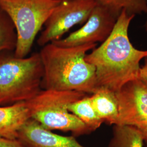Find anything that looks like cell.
Listing matches in <instances>:
<instances>
[{
  "label": "cell",
  "mask_w": 147,
  "mask_h": 147,
  "mask_svg": "<svg viewBox=\"0 0 147 147\" xmlns=\"http://www.w3.org/2000/svg\"><path fill=\"white\" fill-rule=\"evenodd\" d=\"M135 16L122 11L110 35L99 47L87 54L86 61L94 66L98 88L117 92L127 82L141 78V62L147 50L134 47L129 28Z\"/></svg>",
  "instance_id": "cell-1"
},
{
  "label": "cell",
  "mask_w": 147,
  "mask_h": 147,
  "mask_svg": "<svg viewBox=\"0 0 147 147\" xmlns=\"http://www.w3.org/2000/svg\"><path fill=\"white\" fill-rule=\"evenodd\" d=\"M96 45L63 47L50 42L42 47L39 53L44 71L42 89L93 94L98 88L96 70L85 57Z\"/></svg>",
  "instance_id": "cell-2"
},
{
  "label": "cell",
  "mask_w": 147,
  "mask_h": 147,
  "mask_svg": "<svg viewBox=\"0 0 147 147\" xmlns=\"http://www.w3.org/2000/svg\"><path fill=\"white\" fill-rule=\"evenodd\" d=\"M43 73L39 53L24 58L0 53V106L31 100L42 89Z\"/></svg>",
  "instance_id": "cell-3"
},
{
  "label": "cell",
  "mask_w": 147,
  "mask_h": 147,
  "mask_svg": "<svg viewBox=\"0 0 147 147\" xmlns=\"http://www.w3.org/2000/svg\"><path fill=\"white\" fill-rule=\"evenodd\" d=\"M87 95L75 91L42 89L26 102L32 119L49 130L71 132L74 137L91 133L89 129L68 110L74 101Z\"/></svg>",
  "instance_id": "cell-4"
},
{
  "label": "cell",
  "mask_w": 147,
  "mask_h": 147,
  "mask_svg": "<svg viewBox=\"0 0 147 147\" xmlns=\"http://www.w3.org/2000/svg\"><path fill=\"white\" fill-rule=\"evenodd\" d=\"M61 1L0 0V8L9 17L16 28V57H27L38 33Z\"/></svg>",
  "instance_id": "cell-5"
},
{
  "label": "cell",
  "mask_w": 147,
  "mask_h": 147,
  "mask_svg": "<svg viewBox=\"0 0 147 147\" xmlns=\"http://www.w3.org/2000/svg\"><path fill=\"white\" fill-rule=\"evenodd\" d=\"M97 4L95 0H62L46 21L38 44L42 47L59 40L73 27L85 23Z\"/></svg>",
  "instance_id": "cell-6"
},
{
  "label": "cell",
  "mask_w": 147,
  "mask_h": 147,
  "mask_svg": "<svg viewBox=\"0 0 147 147\" xmlns=\"http://www.w3.org/2000/svg\"><path fill=\"white\" fill-rule=\"evenodd\" d=\"M118 118L116 125L147 129V82L140 78L130 81L116 92Z\"/></svg>",
  "instance_id": "cell-7"
},
{
  "label": "cell",
  "mask_w": 147,
  "mask_h": 147,
  "mask_svg": "<svg viewBox=\"0 0 147 147\" xmlns=\"http://www.w3.org/2000/svg\"><path fill=\"white\" fill-rule=\"evenodd\" d=\"M119 16L97 4L84 25L67 37L53 41L63 47H71L104 42L113 31Z\"/></svg>",
  "instance_id": "cell-8"
},
{
  "label": "cell",
  "mask_w": 147,
  "mask_h": 147,
  "mask_svg": "<svg viewBox=\"0 0 147 147\" xmlns=\"http://www.w3.org/2000/svg\"><path fill=\"white\" fill-rule=\"evenodd\" d=\"M26 147H86L74 136L55 134L31 118L22 127L18 138Z\"/></svg>",
  "instance_id": "cell-9"
},
{
  "label": "cell",
  "mask_w": 147,
  "mask_h": 147,
  "mask_svg": "<svg viewBox=\"0 0 147 147\" xmlns=\"http://www.w3.org/2000/svg\"><path fill=\"white\" fill-rule=\"evenodd\" d=\"M31 118L26 102L0 106V136L17 139L19 131Z\"/></svg>",
  "instance_id": "cell-10"
},
{
  "label": "cell",
  "mask_w": 147,
  "mask_h": 147,
  "mask_svg": "<svg viewBox=\"0 0 147 147\" xmlns=\"http://www.w3.org/2000/svg\"><path fill=\"white\" fill-rule=\"evenodd\" d=\"M90 97L98 116L103 122L116 125L119 115L116 93L105 87H99Z\"/></svg>",
  "instance_id": "cell-11"
},
{
  "label": "cell",
  "mask_w": 147,
  "mask_h": 147,
  "mask_svg": "<svg viewBox=\"0 0 147 147\" xmlns=\"http://www.w3.org/2000/svg\"><path fill=\"white\" fill-rule=\"evenodd\" d=\"M68 110L82 121L91 132L96 130L104 123L98 116L88 95L70 104Z\"/></svg>",
  "instance_id": "cell-12"
},
{
  "label": "cell",
  "mask_w": 147,
  "mask_h": 147,
  "mask_svg": "<svg viewBox=\"0 0 147 147\" xmlns=\"http://www.w3.org/2000/svg\"><path fill=\"white\" fill-rule=\"evenodd\" d=\"M141 131L135 127L115 125L109 147H144Z\"/></svg>",
  "instance_id": "cell-13"
},
{
  "label": "cell",
  "mask_w": 147,
  "mask_h": 147,
  "mask_svg": "<svg viewBox=\"0 0 147 147\" xmlns=\"http://www.w3.org/2000/svg\"><path fill=\"white\" fill-rule=\"evenodd\" d=\"M98 4L102 5L119 16L122 11L132 16L145 13L147 9V0H95Z\"/></svg>",
  "instance_id": "cell-14"
},
{
  "label": "cell",
  "mask_w": 147,
  "mask_h": 147,
  "mask_svg": "<svg viewBox=\"0 0 147 147\" xmlns=\"http://www.w3.org/2000/svg\"><path fill=\"white\" fill-rule=\"evenodd\" d=\"M16 42V28L9 17L0 8V53L14 51Z\"/></svg>",
  "instance_id": "cell-15"
},
{
  "label": "cell",
  "mask_w": 147,
  "mask_h": 147,
  "mask_svg": "<svg viewBox=\"0 0 147 147\" xmlns=\"http://www.w3.org/2000/svg\"><path fill=\"white\" fill-rule=\"evenodd\" d=\"M0 147H26L18 139H9L0 136Z\"/></svg>",
  "instance_id": "cell-16"
},
{
  "label": "cell",
  "mask_w": 147,
  "mask_h": 147,
  "mask_svg": "<svg viewBox=\"0 0 147 147\" xmlns=\"http://www.w3.org/2000/svg\"><path fill=\"white\" fill-rule=\"evenodd\" d=\"M140 76L147 82V56L144 59V63L141 66Z\"/></svg>",
  "instance_id": "cell-17"
},
{
  "label": "cell",
  "mask_w": 147,
  "mask_h": 147,
  "mask_svg": "<svg viewBox=\"0 0 147 147\" xmlns=\"http://www.w3.org/2000/svg\"><path fill=\"white\" fill-rule=\"evenodd\" d=\"M141 132H142V134H143V137L144 138V140L146 142H147V129L146 130H140Z\"/></svg>",
  "instance_id": "cell-18"
},
{
  "label": "cell",
  "mask_w": 147,
  "mask_h": 147,
  "mask_svg": "<svg viewBox=\"0 0 147 147\" xmlns=\"http://www.w3.org/2000/svg\"><path fill=\"white\" fill-rule=\"evenodd\" d=\"M145 13L147 14V19H146V22H145L144 27H145V30H146V31L147 32V9L146 11V12H145Z\"/></svg>",
  "instance_id": "cell-19"
},
{
  "label": "cell",
  "mask_w": 147,
  "mask_h": 147,
  "mask_svg": "<svg viewBox=\"0 0 147 147\" xmlns=\"http://www.w3.org/2000/svg\"><path fill=\"white\" fill-rule=\"evenodd\" d=\"M145 142H146V141H145ZM146 142V146L144 147H147V142Z\"/></svg>",
  "instance_id": "cell-20"
}]
</instances>
